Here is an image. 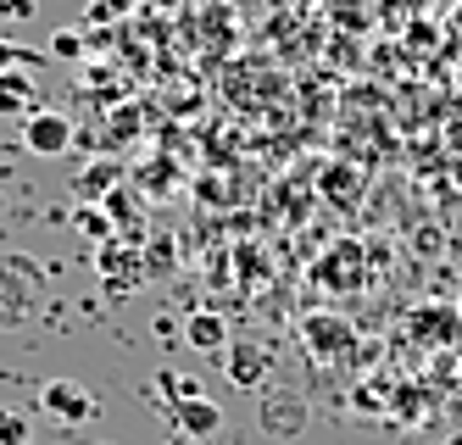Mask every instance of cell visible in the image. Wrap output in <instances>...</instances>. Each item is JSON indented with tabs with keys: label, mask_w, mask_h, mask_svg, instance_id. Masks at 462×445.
I'll list each match as a JSON object with an SVG mask.
<instances>
[{
	"label": "cell",
	"mask_w": 462,
	"mask_h": 445,
	"mask_svg": "<svg viewBox=\"0 0 462 445\" xmlns=\"http://www.w3.org/2000/svg\"><path fill=\"white\" fill-rule=\"evenodd\" d=\"M23 145L34 151V156H61L73 145V123L61 117V112H34L23 123Z\"/></svg>",
	"instance_id": "3"
},
{
	"label": "cell",
	"mask_w": 462,
	"mask_h": 445,
	"mask_svg": "<svg viewBox=\"0 0 462 445\" xmlns=\"http://www.w3.org/2000/svg\"><path fill=\"white\" fill-rule=\"evenodd\" d=\"M168 413H173L179 434H189V440H212V434L223 429V406H217V401H207L201 390L173 395V401H168Z\"/></svg>",
	"instance_id": "2"
},
{
	"label": "cell",
	"mask_w": 462,
	"mask_h": 445,
	"mask_svg": "<svg viewBox=\"0 0 462 445\" xmlns=\"http://www.w3.org/2000/svg\"><path fill=\"white\" fill-rule=\"evenodd\" d=\"M40 413L56 418V423H68V429H79V423L95 418V395L79 379H45L40 385Z\"/></svg>",
	"instance_id": "1"
},
{
	"label": "cell",
	"mask_w": 462,
	"mask_h": 445,
	"mask_svg": "<svg viewBox=\"0 0 462 445\" xmlns=\"http://www.w3.org/2000/svg\"><path fill=\"white\" fill-rule=\"evenodd\" d=\"M184 339H189L195 351H228V323H223L217 312H189Z\"/></svg>",
	"instance_id": "5"
},
{
	"label": "cell",
	"mask_w": 462,
	"mask_h": 445,
	"mask_svg": "<svg viewBox=\"0 0 462 445\" xmlns=\"http://www.w3.org/2000/svg\"><path fill=\"white\" fill-rule=\"evenodd\" d=\"M0 112H12V117H34V112H45L40 107V95H34V79L23 73V67H12V73H0Z\"/></svg>",
	"instance_id": "4"
},
{
	"label": "cell",
	"mask_w": 462,
	"mask_h": 445,
	"mask_svg": "<svg viewBox=\"0 0 462 445\" xmlns=\"http://www.w3.org/2000/svg\"><path fill=\"white\" fill-rule=\"evenodd\" d=\"M79 51H84V45H79V33H73V28H61L56 40H51V56H61V61H73Z\"/></svg>",
	"instance_id": "12"
},
{
	"label": "cell",
	"mask_w": 462,
	"mask_h": 445,
	"mask_svg": "<svg viewBox=\"0 0 462 445\" xmlns=\"http://www.w3.org/2000/svg\"><path fill=\"white\" fill-rule=\"evenodd\" d=\"M223 373H228V379H235V385H262V379H268V357H262L256 346H235V351H228L223 357Z\"/></svg>",
	"instance_id": "7"
},
{
	"label": "cell",
	"mask_w": 462,
	"mask_h": 445,
	"mask_svg": "<svg viewBox=\"0 0 462 445\" xmlns=\"http://www.w3.org/2000/svg\"><path fill=\"white\" fill-rule=\"evenodd\" d=\"M12 67H28V73H34V67H45V56L40 51H23L12 40H0V73H12Z\"/></svg>",
	"instance_id": "10"
},
{
	"label": "cell",
	"mask_w": 462,
	"mask_h": 445,
	"mask_svg": "<svg viewBox=\"0 0 462 445\" xmlns=\"http://www.w3.org/2000/svg\"><path fill=\"white\" fill-rule=\"evenodd\" d=\"M34 12H40L34 0H0V17H12V23H28Z\"/></svg>",
	"instance_id": "13"
},
{
	"label": "cell",
	"mask_w": 462,
	"mask_h": 445,
	"mask_svg": "<svg viewBox=\"0 0 462 445\" xmlns=\"http://www.w3.org/2000/svg\"><path fill=\"white\" fill-rule=\"evenodd\" d=\"M73 223H79V234H84V239H106V234H112V218H106L101 207H89V200L79 207V218H73Z\"/></svg>",
	"instance_id": "11"
},
{
	"label": "cell",
	"mask_w": 462,
	"mask_h": 445,
	"mask_svg": "<svg viewBox=\"0 0 462 445\" xmlns=\"http://www.w3.org/2000/svg\"><path fill=\"white\" fill-rule=\"evenodd\" d=\"M112 12H128V0H101V6H89V17H112Z\"/></svg>",
	"instance_id": "14"
},
{
	"label": "cell",
	"mask_w": 462,
	"mask_h": 445,
	"mask_svg": "<svg viewBox=\"0 0 462 445\" xmlns=\"http://www.w3.org/2000/svg\"><path fill=\"white\" fill-rule=\"evenodd\" d=\"M28 440H34L28 413H17V406H0V445H28Z\"/></svg>",
	"instance_id": "8"
},
{
	"label": "cell",
	"mask_w": 462,
	"mask_h": 445,
	"mask_svg": "<svg viewBox=\"0 0 462 445\" xmlns=\"http://www.w3.org/2000/svg\"><path fill=\"white\" fill-rule=\"evenodd\" d=\"M112 184H117V167H112V162H89L84 173H79V195H84V200H89V195H106Z\"/></svg>",
	"instance_id": "9"
},
{
	"label": "cell",
	"mask_w": 462,
	"mask_h": 445,
	"mask_svg": "<svg viewBox=\"0 0 462 445\" xmlns=\"http://www.w3.org/2000/svg\"><path fill=\"white\" fill-rule=\"evenodd\" d=\"M307 423V406L295 401V395H273V401H262V429L268 434H295Z\"/></svg>",
	"instance_id": "6"
}]
</instances>
